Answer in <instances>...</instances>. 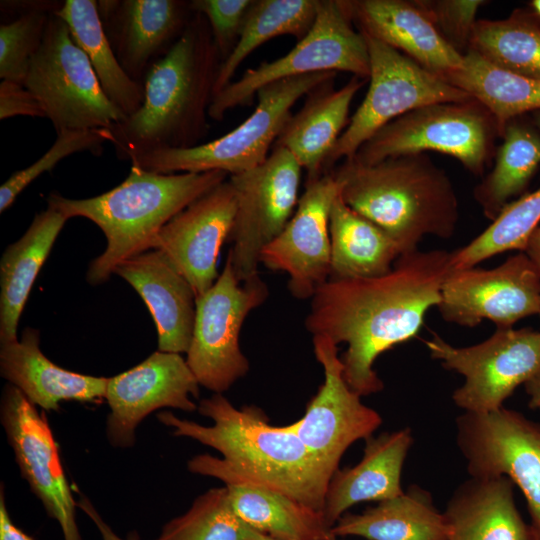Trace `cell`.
I'll return each mask as SVG.
<instances>
[{"instance_id":"29","label":"cell","mask_w":540,"mask_h":540,"mask_svg":"<svg viewBox=\"0 0 540 540\" xmlns=\"http://www.w3.org/2000/svg\"><path fill=\"white\" fill-rule=\"evenodd\" d=\"M68 217L58 209L36 214L0 260V344L18 340L17 327L34 281Z\"/></svg>"},{"instance_id":"11","label":"cell","mask_w":540,"mask_h":540,"mask_svg":"<svg viewBox=\"0 0 540 540\" xmlns=\"http://www.w3.org/2000/svg\"><path fill=\"white\" fill-rule=\"evenodd\" d=\"M268 296V285L259 274L244 282L238 280L228 254L215 283L195 301L186 362L199 385L222 394L248 373L240 330L248 314Z\"/></svg>"},{"instance_id":"36","label":"cell","mask_w":540,"mask_h":540,"mask_svg":"<svg viewBox=\"0 0 540 540\" xmlns=\"http://www.w3.org/2000/svg\"><path fill=\"white\" fill-rule=\"evenodd\" d=\"M469 45L498 68L540 79V26L522 13L476 21Z\"/></svg>"},{"instance_id":"12","label":"cell","mask_w":540,"mask_h":540,"mask_svg":"<svg viewBox=\"0 0 540 540\" xmlns=\"http://www.w3.org/2000/svg\"><path fill=\"white\" fill-rule=\"evenodd\" d=\"M425 345L433 359L464 377L452 400L468 413L499 410L518 386L540 372V332L531 328H497L468 347L452 346L434 333Z\"/></svg>"},{"instance_id":"26","label":"cell","mask_w":540,"mask_h":540,"mask_svg":"<svg viewBox=\"0 0 540 540\" xmlns=\"http://www.w3.org/2000/svg\"><path fill=\"white\" fill-rule=\"evenodd\" d=\"M0 373L35 406L59 409L64 401L105 399L108 378L66 370L40 350L39 332L26 327L20 340L0 344Z\"/></svg>"},{"instance_id":"8","label":"cell","mask_w":540,"mask_h":540,"mask_svg":"<svg viewBox=\"0 0 540 540\" xmlns=\"http://www.w3.org/2000/svg\"><path fill=\"white\" fill-rule=\"evenodd\" d=\"M500 133L490 111L475 99L435 103L391 121L351 157L363 164L424 151L458 159L473 174H482L493 140Z\"/></svg>"},{"instance_id":"15","label":"cell","mask_w":540,"mask_h":540,"mask_svg":"<svg viewBox=\"0 0 540 540\" xmlns=\"http://www.w3.org/2000/svg\"><path fill=\"white\" fill-rule=\"evenodd\" d=\"M437 308L444 320L474 327L489 319L510 328L540 311V272L525 254L516 253L492 269L451 270Z\"/></svg>"},{"instance_id":"43","label":"cell","mask_w":540,"mask_h":540,"mask_svg":"<svg viewBox=\"0 0 540 540\" xmlns=\"http://www.w3.org/2000/svg\"><path fill=\"white\" fill-rule=\"evenodd\" d=\"M15 116L44 117L37 98L24 84L2 80L0 83V119Z\"/></svg>"},{"instance_id":"4","label":"cell","mask_w":540,"mask_h":540,"mask_svg":"<svg viewBox=\"0 0 540 540\" xmlns=\"http://www.w3.org/2000/svg\"><path fill=\"white\" fill-rule=\"evenodd\" d=\"M330 174L345 204L386 231L401 255L417 250L426 235L449 239L456 230L459 211L452 183L422 154L374 164L348 158Z\"/></svg>"},{"instance_id":"27","label":"cell","mask_w":540,"mask_h":540,"mask_svg":"<svg viewBox=\"0 0 540 540\" xmlns=\"http://www.w3.org/2000/svg\"><path fill=\"white\" fill-rule=\"evenodd\" d=\"M443 513L450 529L447 540H535L517 509L514 484L505 476H470Z\"/></svg>"},{"instance_id":"13","label":"cell","mask_w":540,"mask_h":540,"mask_svg":"<svg viewBox=\"0 0 540 540\" xmlns=\"http://www.w3.org/2000/svg\"><path fill=\"white\" fill-rule=\"evenodd\" d=\"M456 443L471 477L505 476L522 492L540 540V423L500 408L456 418Z\"/></svg>"},{"instance_id":"2","label":"cell","mask_w":540,"mask_h":540,"mask_svg":"<svg viewBox=\"0 0 540 540\" xmlns=\"http://www.w3.org/2000/svg\"><path fill=\"white\" fill-rule=\"evenodd\" d=\"M222 63L205 17L194 13L169 52L145 76L141 107L109 129L124 160L165 149L198 145Z\"/></svg>"},{"instance_id":"6","label":"cell","mask_w":540,"mask_h":540,"mask_svg":"<svg viewBox=\"0 0 540 540\" xmlns=\"http://www.w3.org/2000/svg\"><path fill=\"white\" fill-rule=\"evenodd\" d=\"M337 72H321L282 79L258 90L257 106L235 129L190 148L165 149L139 155L132 165L162 173L221 171L229 176L262 164L269 156L291 108L317 87L332 82Z\"/></svg>"},{"instance_id":"48","label":"cell","mask_w":540,"mask_h":540,"mask_svg":"<svg viewBox=\"0 0 540 540\" xmlns=\"http://www.w3.org/2000/svg\"><path fill=\"white\" fill-rule=\"evenodd\" d=\"M531 5L534 8V11L540 16V0L532 1Z\"/></svg>"},{"instance_id":"20","label":"cell","mask_w":540,"mask_h":540,"mask_svg":"<svg viewBox=\"0 0 540 540\" xmlns=\"http://www.w3.org/2000/svg\"><path fill=\"white\" fill-rule=\"evenodd\" d=\"M235 214V190L226 180L168 221L151 243V249L162 252L188 281L196 297L219 276L218 256L229 240Z\"/></svg>"},{"instance_id":"42","label":"cell","mask_w":540,"mask_h":540,"mask_svg":"<svg viewBox=\"0 0 540 540\" xmlns=\"http://www.w3.org/2000/svg\"><path fill=\"white\" fill-rule=\"evenodd\" d=\"M444 38L453 46L469 43L476 23L475 15L483 1H417Z\"/></svg>"},{"instance_id":"22","label":"cell","mask_w":540,"mask_h":540,"mask_svg":"<svg viewBox=\"0 0 540 540\" xmlns=\"http://www.w3.org/2000/svg\"><path fill=\"white\" fill-rule=\"evenodd\" d=\"M192 473L221 480L235 513L251 528L277 540H337L321 512L231 469L221 458L196 455Z\"/></svg>"},{"instance_id":"7","label":"cell","mask_w":540,"mask_h":540,"mask_svg":"<svg viewBox=\"0 0 540 540\" xmlns=\"http://www.w3.org/2000/svg\"><path fill=\"white\" fill-rule=\"evenodd\" d=\"M55 130L110 129L127 117L109 100L67 24L50 16L24 81Z\"/></svg>"},{"instance_id":"10","label":"cell","mask_w":540,"mask_h":540,"mask_svg":"<svg viewBox=\"0 0 540 540\" xmlns=\"http://www.w3.org/2000/svg\"><path fill=\"white\" fill-rule=\"evenodd\" d=\"M363 35L370 60L369 88L329 154L323 174L330 173L341 159L353 157L368 139L398 117L430 104L473 99L395 48Z\"/></svg>"},{"instance_id":"40","label":"cell","mask_w":540,"mask_h":540,"mask_svg":"<svg viewBox=\"0 0 540 540\" xmlns=\"http://www.w3.org/2000/svg\"><path fill=\"white\" fill-rule=\"evenodd\" d=\"M110 142L109 129L64 130L52 146L34 163L15 171L0 187V212L8 209L18 195L40 175L53 169L64 158L83 151L99 155Z\"/></svg>"},{"instance_id":"1","label":"cell","mask_w":540,"mask_h":540,"mask_svg":"<svg viewBox=\"0 0 540 540\" xmlns=\"http://www.w3.org/2000/svg\"><path fill=\"white\" fill-rule=\"evenodd\" d=\"M452 252L415 250L399 256L381 276L328 279L311 298L305 327L345 343L343 375L360 396L381 391L378 356L417 335L427 311L438 305Z\"/></svg>"},{"instance_id":"24","label":"cell","mask_w":540,"mask_h":540,"mask_svg":"<svg viewBox=\"0 0 540 540\" xmlns=\"http://www.w3.org/2000/svg\"><path fill=\"white\" fill-rule=\"evenodd\" d=\"M114 274L126 280L148 307L158 333V350L187 353L195 320V293L166 256L147 250L121 262Z\"/></svg>"},{"instance_id":"45","label":"cell","mask_w":540,"mask_h":540,"mask_svg":"<svg viewBox=\"0 0 540 540\" xmlns=\"http://www.w3.org/2000/svg\"><path fill=\"white\" fill-rule=\"evenodd\" d=\"M0 540H34L12 521L6 507L3 487L0 492Z\"/></svg>"},{"instance_id":"51","label":"cell","mask_w":540,"mask_h":540,"mask_svg":"<svg viewBox=\"0 0 540 540\" xmlns=\"http://www.w3.org/2000/svg\"><path fill=\"white\" fill-rule=\"evenodd\" d=\"M538 315L540 316V311H539V314H538Z\"/></svg>"},{"instance_id":"34","label":"cell","mask_w":540,"mask_h":540,"mask_svg":"<svg viewBox=\"0 0 540 540\" xmlns=\"http://www.w3.org/2000/svg\"><path fill=\"white\" fill-rule=\"evenodd\" d=\"M318 6L319 0H254L235 47L220 65L214 95L232 82L243 61L265 42L284 35L297 41L305 37L315 22Z\"/></svg>"},{"instance_id":"21","label":"cell","mask_w":540,"mask_h":540,"mask_svg":"<svg viewBox=\"0 0 540 540\" xmlns=\"http://www.w3.org/2000/svg\"><path fill=\"white\" fill-rule=\"evenodd\" d=\"M98 11L122 68L142 84L193 15L190 2L180 0H104L98 1Z\"/></svg>"},{"instance_id":"33","label":"cell","mask_w":540,"mask_h":540,"mask_svg":"<svg viewBox=\"0 0 540 540\" xmlns=\"http://www.w3.org/2000/svg\"><path fill=\"white\" fill-rule=\"evenodd\" d=\"M442 79L484 105L500 133L517 116L540 111V79L498 68L472 49L464 54L461 68Z\"/></svg>"},{"instance_id":"30","label":"cell","mask_w":540,"mask_h":540,"mask_svg":"<svg viewBox=\"0 0 540 540\" xmlns=\"http://www.w3.org/2000/svg\"><path fill=\"white\" fill-rule=\"evenodd\" d=\"M331 530L336 538L358 536L368 540H447L450 532L432 495L417 485L362 513L346 512Z\"/></svg>"},{"instance_id":"23","label":"cell","mask_w":540,"mask_h":540,"mask_svg":"<svg viewBox=\"0 0 540 540\" xmlns=\"http://www.w3.org/2000/svg\"><path fill=\"white\" fill-rule=\"evenodd\" d=\"M341 4L359 32L395 48L440 78L461 68L464 54L444 38L417 2L352 0Z\"/></svg>"},{"instance_id":"49","label":"cell","mask_w":540,"mask_h":540,"mask_svg":"<svg viewBox=\"0 0 540 540\" xmlns=\"http://www.w3.org/2000/svg\"><path fill=\"white\" fill-rule=\"evenodd\" d=\"M534 120L536 125L540 129V111L534 112Z\"/></svg>"},{"instance_id":"50","label":"cell","mask_w":540,"mask_h":540,"mask_svg":"<svg viewBox=\"0 0 540 540\" xmlns=\"http://www.w3.org/2000/svg\"><path fill=\"white\" fill-rule=\"evenodd\" d=\"M263 540H277V539L271 538V537L266 535Z\"/></svg>"},{"instance_id":"19","label":"cell","mask_w":540,"mask_h":540,"mask_svg":"<svg viewBox=\"0 0 540 540\" xmlns=\"http://www.w3.org/2000/svg\"><path fill=\"white\" fill-rule=\"evenodd\" d=\"M338 194L330 173L306 181L291 219L261 252L266 268L288 274V289L297 299L312 298L330 277L329 217Z\"/></svg>"},{"instance_id":"38","label":"cell","mask_w":540,"mask_h":540,"mask_svg":"<svg viewBox=\"0 0 540 540\" xmlns=\"http://www.w3.org/2000/svg\"><path fill=\"white\" fill-rule=\"evenodd\" d=\"M265 536L235 513L224 486L198 496L184 514L163 526L155 540H263Z\"/></svg>"},{"instance_id":"32","label":"cell","mask_w":540,"mask_h":540,"mask_svg":"<svg viewBox=\"0 0 540 540\" xmlns=\"http://www.w3.org/2000/svg\"><path fill=\"white\" fill-rule=\"evenodd\" d=\"M55 14L68 26L77 45L87 55L109 100L126 116L144 99L143 84L130 78L119 63L105 33L95 0H65Z\"/></svg>"},{"instance_id":"17","label":"cell","mask_w":540,"mask_h":540,"mask_svg":"<svg viewBox=\"0 0 540 540\" xmlns=\"http://www.w3.org/2000/svg\"><path fill=\"white\" fill-rule=\"evenodd\" d=\"M1 423L22 477L57 521L64 540H82L74 500L59 448L44 413L15 386L7 384L0 406Z\"/></svg>"},{"instance_id":"18","label":"cell","mask_w":540,"mask_h":540,"mask_svg":"<svg viewBox=\"0 0 540 540\" xmlns=\"http://www.w3.org/2000/svg\"><path fill=\"white\" fill-rule=\"evenodd\" d=\"M199 383L181 354L156 351L143 362L108 378L105 399L110 412L106 434L116 448H130L135 430L153 411L170 407L195 411Z\"/></svg>"},{"instance_id":"3","label":"cell","mask_w":540,"mask_h":540,"mask_svg":"<svg viewBox=\"0 0 540 540\" xmlns=\"http://www.w3.org/2000/svg\"><path fill=\"white\" fill-rule=\"evenodd\" d=\"M197 410L213 425L181 419L168 411L157 418L173 429L174 436L217 450L231 469L323 514L332 475L289 425H272L261 408H237L219 393L201 400Z\"/></svg>"},{"instance_id":"9","label":"cell","mask_w":540,"mask_h":540,"mask_svg":"<svg viewBox=\"0 0 540 540\" xmlns=\"http://www.w3.org/2000/svg\"><path fill=\"white\" fill-rule=\"evenodd\" d=\"M352 24L341 1L319 0L315 22L307 35L286 55L246 70L214 95L208 116L220 121L229 110L250 103L262 87L290 77L343 71L369 78L368 46Z\"/></svg>"},{"instance_id":"25","label":"cell","mask_w":540,"mask_h":540,"mask_svg":"<svg viewBox=\"0 0 540 540\" xmlns=\"http://www.w3.org/2000/svg\"><path fill=\"white\" fill-rule=\"evenodd\" d=\"M363 457L355 466L338 469L325 494L323 516L332 528L352 506L365 501H384L401 495L402 468L414 442L405 427L365 440Z\"/></svg>"},{"instance_id":"5","label":"cell","mask_w":540,"mask_h":540,"mask_svg":"<svg viewBox=\"0 0 540 540\" xmlns=\"http://www.w3.org/2000/svg\"><path fill=\"white\" fill-rule=\"evenodd\" d=\"M228 176L221 171L162 174L131 165L127 178L103 194L70 199L51 193L47 203L68 219L91 220L104 233L106 248L86 274L91 285H98L121 262L151 250L154 237L168 221Z\"/></svg>"},{"instance_id":"46","label":"cell","mask_w":540,"mask_h":540,"mask_svg":"<svg viewBox=\"0 0 540 540\" xmlns=\"http://www.w3.org/2000/svg\"><path fill=\"white\" fill-rule=\"evenodd\" d=\"M524 389L529 397V407L540 411V372L524 384Z\"/></svg>"},{"instance_id":"28","label":"cell","mask_w":540,"mask_h":540,"mask_svg":"<svg viewBox=\"0 0 540 540\" xmlns=\"http://www.w3.org/2000/svg\"><path fill=\"white\" fill-rule=\"evenodd\" d=\"M353 77L338 90L325 83L307 95L303 107L291 115L274 146L288 150L307 173L306 181L321 177L325 162L348 125L352 100L364 84Z\"/></svg>"},{"instance_id":"31","label":"cell","mask_w":540,"mask_h":540,"mask_svg":"<svg viewBox=\"0 0 540 540\" xmlns=\"http://www.w3.org/2000/svg\"><path fill=\"white\" fill-rule=\"evenodd\" d=\"M329 279L377 277L388 273L401 255L382 228L345 204L338 194L330 211Z\"/></svg>"},{"instance_id":"44","label":"cell","mask_w":540,"mask_h":540,"mask_svg":"<svg viewBox=\"0 0 540 540\" xmlns=\"http://www.w3.org/2000/svg\"><path fill=\"white\" fill-rule=\"evenodd\" d=\"M77 507L80 508L92 520L97 527L103 540H140L136 533H132L126 539L119 537L112 528L103 520L91 501L84 495H80L77 500Z\"/></svg>"},{"instance_id":"47","label":"cell","mask_w":540,"mask_h":540,"mask_svg":"<svg viewBox=\"0 0 540 540\" xmlns=\"http://www.w3.org/2000/svg\"><path fill=\"white\" fill-rule=\"evenodd\" d=\"M523 252L531 259L540 272V226L529 237Z\"/></svg>"},{"instance_id":"16","label":"cell","mask_w":540,"mask_h":540,"mask_svg":"<svg viewBox=\"0 0 540 540\" xmlns=\"http://www.w3.org/2000/svg\"><path fill=\"white\" fill-rule=\"evenodd\" d=\"M313 350L323 368L324 381L303 417L289 426L333 475L345 451L354 442L373 436L382 417L363 404L361 396L345 381L338 345L326 336L314 335Z\"/></svg>"},{"instance_id":"39","label":"cell","mask_w":540,"mask_h":540,"mask_svg":"<svg viewBox=\"0 0 540 540\" xmlns=\"http://www.w3.org/2000/svg\"><path fill=\"white\" fill-rule=\"evenodd\" d=\"M59 2H31L19 16L0 26V77L24 84L31 59L39 49Z\"/></svg>"},{"instance_id":"41","label":"cell","mask_w":540,"mask_h":540,"mask_svg":"<svg viewBox=\"0 0 540 540\" xmlns=\"http://www.w3.org/2000/svg\"><path fill=\"white\" fill-rule=\"evenodd\" d=\"M254 0H193L194 13H199L208 22L214 43L222 61L235 47L243 28L247 13Z\"/></svg>"},{"instance_id":"37","label":"cell","mask_w":540,"mask_h":540,"mask_svg":"<svg viewBox=\"0 0 540 540\" xmlns=\"http://www.w3.org/2000/svg\"><path fill=\"white\" fill-rule=\"evenodd\" d=\"M539 222L540 188L509 202L482 233L453 251L452 270L474 267L506 251L523 252Z\"/></svg>"},{"instance_id":"35","label":"cell","mask_w":540,"mask_h":540,"mask_svg":"<svg viewBox=\"0 0 540 540\" xmlns=\"http://www.w3.org/2000/svg\"><path fill=\"white\" fill-rule=\"evenodd\" d=\"M502 134L495 167L474 191L485 216L492 220L512 197L524 192L540 165V134L533 128L513 119Z\"/></svg>"},{"instance_id":"14","label":"cell","mask_w":540,"mask_h":540,"mask_svg":"<svg viewBox=\"0 0 540 540\" xmlns=\"http://www.w3.org/2000/svg\"><path fill=\"white\" fill-rule=\"evenodd\" d=\"M302 167L285 148L273 146L267 159L229 176L236 214L228 254L240 282L258 275L262 250L285 228L298 204Z\"/></svg>"}]
</instances>
